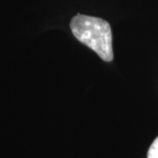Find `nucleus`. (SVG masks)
I'll return each instance as SVG.
<instances>
[{
  "instance_id": "obj_1",
  "label": "nucleus",
  "mask_w": 158,
  "mask_h": 158,
  "mask_svg": "<svg viewBox=\"0 0 158 158\" xmlns=\"http://www.w3.org/2000/svg\"><path fill=\"white\" fill-rule=\"evenodd\" d=\"M74 36L106 62L113 59V35L109 23L100 18L77 14L71 19Z\"/></svg>"
},
{
  "instance_id": "obj_2",
  "label": "nucleus",
  "mask_w": 158,
  "mask_h": 158,
  "mask_svg": "<svg viewBox=\"0 0 158 158\" xmlns=\"http://www.w3.org/2000/svg\"><path fill=\"white\" fill-rule=\"evenodd\" d=\"M148 158H158V137L153 141L148 151Z\"/></svg>"
}]
</instances>
